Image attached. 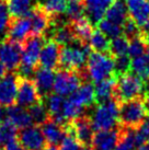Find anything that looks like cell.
I'll use <instances>...</instances> for the list:
<instances>
[{
	"label": "cell",
	"mask_w": 149,
	"mask_h": 150,
	"mask_svg": "<svg viewBox=\"0 0 149 150\" xmlns=\"http://www.w3.org/2000/svg\"><path fill=\"white\" fill-rule=\"evenodd\" d=\"M28 110H29L30 115H31L32 120H33L34 125L41 126L46 120L50 118V115H48V112H47V108H46V106H45L44 101L32 105V106L29 108Z\"/></svg>",
	"instance_id": "obj_32"
},
{
	"label": "cell",
	"mask_w": 149,
	"mask_h": 150,
	"mask_svg": "<svg viewBox=\"0 0 149 150\" xmlns=\"http://www.w3.org/2000/svg\"><path fill=\"white\" fill-rule=\"evenodd\" d=\"M116 81H117V78L112 77L110 79L103 80L101 82L94 83L95 102H96V104H102V103H105L109 100L113 99Z\"/></svg>",
	"instance_id": "obj_25"
},
{
	"label": "cell",
	"mask_w": 149,
	"mask_h": 150,
	"mask_svg": "<svg viewBox=\"0 0 149 150\" xmlns=\"http://www.w3.org/2000/svg\"><path fill=\"white\" fill-rule=\"evenodd\" d=\"M7 4L12 18L28 17L34 7L32 0H7Z\"/></svg>",
	"instance_id": "obj_27"
},
{
	"label": "cell",
	"mask_w": 149,
	"mask_h": 150,
	"mask_svg": "<svg viewBox=\"0 0 149 150\" xmlns=\"http://www.w3.org/2000/svg\"><path fill=\"white\" fill-rule=\"evenodd\" d=\"M141 34H143V33H141ZM143 35H144V34H143ZM144 38H145L146 40H147V42H148V44H149V34L147 35V36H146V35H144Z\"/></svg>",
	"instance_id": "obj_49"
},
{
	"label": "cell",
	"mask_w": 149,
	"mask_h": 150,
	"mask_svg": "<svg viewBox=\"0 0 149 150\" xmlns=\"http://www.w3.org/2000/svg\"><path fill=\"white\" fill-rule=\"evenodd\" d=\"M83 110L84 108H80L79 105H77L76 103H74L70 99L65 100L64 103V108H62V116L65 117L66 121H70L74 118H77L79 116H82Z\"/></svg>",
	"instance_id": "obj_35"
},
{
	"label": "cell",
	"mask_w": 149,
	"mask_h": 150,
	"mask_svg": "<svg viewBox=\"0 0 149 150\" xmlns=\"http://www.w3.org/2000/svg\"><path fill=\"white\" fill-rule=\"evenodd\" d=\"M131 71L138 76L147 84L149 82V57L147 55L132 58Z\"/></svg>",
	"instance_id": "obj_28"
},
{
	"label": "cell",
	"mask_w": 149,
	"mask_h": 150,
	"mask_svg": "<svg viewBox=\"0 0 149 150\" xmlns=\"http://www.w3.org/2000/svg\"><path fill=\"white\" fill-rule=\"evenodd\" d=\"M18 75L17 72H7L0 80V105L10 108L17 104Z\"/></svg>",
	"instance_id": "obj_13"
},
{
	"label": "cell",
	"mask_w": 149,
	"mask_h": 150,
	"mask_svg": "<svg viewBox=\"0 0 149 150\" xmlns=\"http://www.w3.org/2000/svg\"><path fill=\"white\" fill-rule=\"evenodd\" d=\"M128 45L129 41L124 35L113 38L111 40V45H110V55L114 58L123 55H128Z\"/></svg>",
	"instance_id": "obj_31"
},
{
	"label": "cell",
	"mask_w": 149,
	"mask_h": 150,
	"mask_svg": "<svg viewBox=\"0 0 149 150\" xmlns=\"http://www.w3.org/2000/svg\"><path fill=\"white\" fill-rule=\"evenodd\" d=\"M40 102H43V100L37 91V87L34 79L21 77L20 75H18L17 105L21 108H29Z\"/></svg>",
	"instance_id": "obj_10"
},
{
	"label": "cell",
	"mask_w": 149,
	"mask_h": 150,
	"mask_svg": "<svg viewBox=\"0 0 149 150\" xmlns=\"http://www.w3.org/2000/svg\"><path fill=\"white\" fill-rule=\"evenodd\" d=\"M8 71H7V69H6V67L4 66V64L0 62V80L4 78V76L7 74Z\"/></svg>",
	"instance_id": "obj_43"
},
{
	"label": "cell",
	"mask_w": 149,
	"mask_h": 150,
	"mask_svg": "<svg viewBox=\"0 0 149 150\" xmlns=\"http://www.w3.org/2000/svg\"><path fill=\"white\" fill-rule=\"evenodd\" d=\"M91 52L90 45H69L62 46L59 69L69 71H84L87 69V62ZM58 69V70H59Z\"/></svg>",
	"instance_id": "obj_3"
},
{
	"label": "cell",
	"mask_w": 149,
	"mask_h": 150,
	"mask_svg": "<svg viewBox=\"0 0 149 150\" xmlns=\"http://www.w3.org/2000/svg\"><path fill=\"white\" fill-rule=\"evenodd\" d=\"M148 42L147 40L144 38V35L140 33L136 38L129 40V45H128V56L131 58H135L138 56H143L145 55L148 48Z\"/></svg>",
	"instance_id": "obj_29"
},
{
	"label": "cell",
	"mask_w": 149,
	"mask_h": 150,
	"mask_svg": "<svg viewBox=\"0 0 149 150\" xmlns=\"http://www.w3.org/2000/svg\"><path fill=\"white\" fill-rule=\"evenodd\" d=\"M146 55L149 57V46H148V48H147V52H146Z\"/></svg>",
	"instance_id": "obj_50"
},
{
	"label": "cell",
	"mask_w": 149,
	"mask_h": 150,
	"mask_svg": "<svg viewBox=\"0 0 149 150\" xmlns=\"http://www.w3.org/2000/svg\"><path fill=\"white\" fill-rule=\"evenodd\" d=\"M18 138L22 148L25 150H43L47 144L41 127L37 125L20 129Z\"/></svg>",
	"instance_id": "obj_12"
},
{
	"label": "cell",
	"mask_w": 149,
	"mask_h": 150,
	"mask_svg": "<svg viewBox=\"0 0 149 150\" xmlns=\"http://www.w3.org/2000/svg\"><path fill=\"white\" fill-rule=\"evenodd\" d=\"M46 38L44 35L31 34L29 38L22 43V62L18 69V75L25 78H31L38 67V59L41 50Z\"/></svg>",
	"instance_id": "obj_1"
},
{
	"label": "cell",
	"mask_w": 149,
	"mask_h": 150,
	"mask_svg": "<svg viewBox=\"0 0 149 150\" xmlns=\"http://www.w3.org/2000/svg\"><path fill=\"white\" fill-rule=\"evenodd\" d=\"M70 23L71 30L74 32V38L79 45H89L91 35L94 31V28L87 17L81 18L77 21H68Z\"/></svg>",
	"instance_id": "obj_22"
},
{
	"label": "cell",
	"mask_w": 149,
	"mask_h": 150,
	"mask_svg": "<svg viewBox=\"0 0 149 150\" xmlns=\"http://www.w3.org/2000/svg\"><path fill=\"white\" fill-rule=\"evenodd\" d=\"M143 100H144V105H145V108L147 111V114L149 115V90L145 92V94L143 96Z\"/></svg>",
	"instance_id": "obj_42"
},
{
	"label": "cell",
	"mask_w": 149,
	"mask_h": 150,
	"mask_svg": "<svg viewBox=\"0 0 149 150\" xmlns=\"http://www.w3.org/2000/svg\"><path fill=\"white\" fill-rule=\"evenodd\" d=\"M137 150H149V144H144L140 147H138Z\"/></svg>",
	"instance_id": "obj_46"
},
{
	"label": "cell",
	"mask_w": 149,
	"mask_h": 150,
	"mask_svg": "<svg viewBox=\"0 0 149 150\" xmlns=\"http://www.w3.org/2000/svg\"><path fill=\"white\" fill-rule=\"evenodd\" d=\"M64 126L66 133L72 135L81 147L92 146L95 132L92 126L90 116L82 115L70 121H67Z\"/></svg>",
	"instance_id": "obj_8"
},
{
	"label": "cell",
	"mask_w": 149,
	"mask_h": 150,
	"mask_svg": "<svg viewBox=\"0 0 149 150\" xmlns=\"http://www.w3.org/2000/svg\"><path fill=\"white\" fill-rule=\"evenodd\" d=\"M4 138L2 133H1V130H0V150L4 149Z\"/></svg>",
	"instance_id": "obj_45"
},
{
	"label": "cell",
	"mask_w": 149,
	"mask_h": 150,
	"mask_svg": "<svg viewBox=\"0 0 149 150\" xmlns=\"http://www.w3.org/2000/svg\"><path fill=\"white\" fill-rule=\"evenodd\" d=\"M147 115L143 96L122 102L118 110V126L122 128L138 130L147 118Z\"/></svg>",
	"instance_id": "obj_2"
},
{
	"label": "cell",
	"mask_w": 149,
	"mask_h": 150,
	"mask_svg": "<svg viewBox=\"0 0 149 150\" xmlns=\"http://www.w3.org/2000/svg\"><path fill=\"white\" fill-rule=\"evenodd\" d=\"M40 4L46 12L53 18H58V16L66 12L68 4L66 0H43Z\"/></svg>",
	"instance_id": "obj_30"
},
{
	"label": "cell",
	"mask_w": 149,
	"mask_h": 150,
	"mask_svg": "<svg viewBox=\"0 0 149 150\" xmlns=\"http://www.w3.org/2000/svg\"><path fill=\"white\" fill-rule=\"evenodd\" d=\"M60 50L62 46L57 42L50 38H46L41 50L38 67L57 71L59 69V62H60Z\"/></svg>",
	"instance_id": "obj_11"
},
{
	"label": "cell",
	"mask_w": 149,
	"mask_h": 150,
	"mask_svg": "<svg viewBox=\"0 0 149 150\" xmlns=\"http://www.w3.org/2000/svg\"><path fill=\"white\" fill-rule=\"evenodd\" d=\"M136 146L137 148L144 144H149V117L143 123L140 128L136 130Z\"/></svg>",
	"instance_id": "obj_39"
},
{
	"label": "cell",
	"mask_w": 149,
	"mask_h": 150,
	"mask_svg": "<svg viewBox=\"0 0 149 150\" xmlns=\"http://www.w3.org/2000/svg\"><path fill=\"white\" fill-rule=\"evenodd\" d=\"M66 16L69 21H77L86 17V4L84 1H69L67 4Z\"/></svg>",
	"instance_id": "obj_33"
},
{
	"label": "cell",
	"mask_w": 149,
	"mask_h": 150,
	"mask_svg": "<svg viewBox=\"0 0 149 150\" xmlns=\"http://www.w3.org/2000/svg\"><path fill=\"white\" fill-rule=\"evenodd\" d=\"M74 103L79 105L80 108H86L96 104L95 102L94 86L92 82L86 81L72 93L69 98Z\"/></svg>",
	"instance_id": "obj_20"
},
{
	"label": "cell",
	"mask_w": 149,
	"mask_h": 150,
	"mask_svg": "<svg viewBox=\"0 0 149 150\" xmlns=\"http://www.w3.org/2000/svg\"><path fill=\"white\" fill-rule=\"evenodd\" d=\"M11 14L9 11L7 0H0V34L7 33L8 28L11 22Z\"/></svg>",
	"instance_id": "obj_37"
},
{
	"label": "cell",
	"mask_w": 149,
	"mask_h": 150,
	"mask_svg": "<svg viewBox=\"0 0 149 150\" xmlns=\"http://www.w3.org/2000/svg\"><path fill=\"white\" fill-rule=\"evenodd\" d=\"M80 147L81 146L76 140V138L70 134H67L60 144L59 150H80Z\"/></svg>",
	"instance_id": "obj_40"
},
{
	"label": "cell",
	"mask_w": 149,
	"mask_h": 150,
	"mask_svg": "<svg viewBox=\"0 0 149 150\" xmlns=\"http://www.w3.org/2000/svg\"><path fill=\"white\" fill-rule=\"evenodd\" d=\"M87 72L93 83L115 77L114 57L110 54L92 52L87 62Z\"/></svg>",
	"instance_id": "obj_5"
},
{
	"label": "cell",
	"mask_w": 149,
	"mask_h": 150,
	"mask_svg": "<svg viewBox=\"0 0 149 150\" xmlns=\"http://www.w3.org/2000/svg\"><path fill=\"white\" fill-rule=\"evenodd\" d=\"M31 34H32V26L29 18H12L4 38L22 44Z\"/></svg>",
	"instance_id": "obj_15"
},
{
	"label": "cell",
	"mask_w": 149,
	"mask_h": 150,
	"mask_svg": "<svg viewBox=\"0 0 149 150\" xmlns=\"http://www.w3.org/2000/svg\"><path fill=\"white\" fill-rule=\"evenodd\" d=\"M128 18V9L124 0H115L105 14V19L120 26H123Z\"/></svg>",
	"instance_id": "obj_24"
},
{
	"label": "cell",
	"mask_w": 149,
	"mask_h": 150,
	"mask_svg": "<svg viewBox=\"0 0 149 150\" xmlns=\"http://www.w3.org/2000/svg\"><path fill=\"white\" fill-rule=\"evenodd\" d=\"M4 121V113H2V108H1V105H0V124Z\"/></svg>",
	"instance_id": "obj_47"
},
{
	"label": "cell",
	"mask_w": 149,
	"mask_h": 150,
	"mask_svg": "<svg viewBox=\"0 0 149 150\" xmlns=\"http://www.w3.org/2000/svg\"><path fill=\"white\" fill-rule=\"evenodd\" d=\"M148 1H149V0H148Z\"/></svg>",
	"instance_id": "obj_53"
},
{
	"label": "cell",
	"mask_w": 149,
	"mask_h": 150,
	"mask_svg": "<svg viewBox=\"0 0 149 150\" xmlns=\"http://www.w3.org/2000/svg\"><path fill=\"white\" fill-rule=\"evenodd\" d=\"M0 62L8 72H17L22 62V44L2 38L0 41Z\"/></svg>",
	"instance_id": "obj_9"
},
{
	"label": "cell",
	"mask_w": 149,
	"mask_h": 150,
	"mask_svg": "<svg viewBox=\"0 0 149 150\" xmlns=\"http://www.w3.org/2000/svg\"><path fill=\"white\" fill-rule=\"evenodd\" d=\"M40 127L46 139V142L50 145H56V146L60 145L67 135L65 126L58 124L57 122L50 117L48 120H46Z\"/></svg>",
	"instance_id": "obj_19"
},
{
	"label": "cell",
	"mask_w": 149,
	"mask_h": 150,
	"mask_svg": "<svg viewBox=\"0 0 149 150\" xmlns=\"http://www.w3.org/2000/svg\"><path fill=\"white\" fill-rule=\"evenodd\" d=\"M124 1H125V2H126V1H127V0H124Z\"/></svg>",
	"instance_id": "obj_52"
},
{
	"label": "cell",
	"mask_w": 149,
	"mask_h": 150,
	"mask_svg": "<svg viewBox=\"0 0 149 150\" xmlns=\"http://www.w3.org/2000/svg\"><path fill=\"white\" fill-rule=\"evenodd\" d=\"M115 0H84L86 17L93 26H96L106 14V11Z\"/></svg>",
	"instance_id": "obj_18"
},
{
	"label": "cell",
	"mask_w": 149,
	"mask_h": 150,
	"mask_svg": "<svg viewBox=\"0 0 149 150\" xmlns=\"http://www.w3.org/2000/svg\"><path fill=\"white\" fill-rule=\"evenodd\" d=\"M43 150H59L56 145H50V144H46V146L44 147Z\"/></svg>",
	"instance_id": "obj_44"
},
{
	"label": "cell",
	"mask_w": 149,
	"mask_h": 150,
	"mask_svg": "<svg viewBox=\"0 0 149 150\" xmlns=\"http://www.w3.org/2000/svg\"><path fill=\"white\" fill-rule=\"evenodd\" d=\"M89 78L87 69L84 71H69L59 69L55 76L54 92L62 96H71Z\"/></svg>",
	"instance_id": "obj_7"
},
{
	"label": "cell",
	"mask_w": 149,
	"mask_h": 150,
	"mask_svg": "<svg viewBox=\"0 0 149 150\" xmlns=\"http://www.w3.org/2000/svg\"><path fill=\"white\" fill-rule=\"evenodd\" d=\"M28 18L31 21L32 34H35V35H45L55 20V18L50 17L43 9L40 2H36L34 4L33 9L31 10Z\"/></svg>",
	"instance_id": "obj_14"
},
{
	"label": "cell",
	"mask_w": 149,
	"mask_h": 150,
	"mask_svg": "<svg viewBox=\"0 0 149 150\" xmlns=\"http://www.w3.org/2000/svg\"><path fill=\"white\" fill-rule=\"evenodd\" d=\"M121 138V129L117 126L110 130L95 132L92 147L95 150H114L117 147Z\"/></svg>",
	"instance_id": "obj_17"
},
{
	"label": "cell",
	"mask_w": 149,
	"mask_h": 150,
	"mask_svg": "<svg viewBox=\"0 0 149 150\" xmlns=\"http://www.w3.org/2000/svg\"><path fill=\"white\" fill-rule=\"evenodd\" d=\"M145 89V81L133 74L132 71H129L117 78L113 98L121 104L125 101L134 100L143 96V92Z\"/></svg>",
	"instance_id": "obj_6"
},
{
	"label": "cell",
	"mask_w": 149,
	"mask_h": 150,
	"mask_svg": "<svg viewBox=\"0 0 149 150\" xmlns=\"http://www.w3.org/2000/svg\"><path fill=\"white\" fill-rule=\"evenodd\" d=\"M96 28L104 33L109 38H117V36H121V35H123V28L120 26V25L115 24V23H113V22L109 21L108 19H103V20H101L100 23L96 25Z\"/></svg>",
	"instance_id": "obj_34"
},
{
	"label": "cell",
	"mask_w": 149,
	"mask_h": 150,
	"mask_svg": "<svg viewBox=\"0 0 149 150\" xmlns=\"http://www.w3.org/2000/svg\"><path fill=\"white\" fill-rule=\"evenodd\" d=\"M129 18L141 28L149 21V1L148 0H127Z\"/></svg>",
	"instance_id": "obj_21"
},
{
	"label": "cell",
	"mask_w": 149,
	"mask_h": 150,
	"mask_svg": "<svg viewBox=\"0 0 149 150\" xmlns=\"http://www.w3.org/2000/svg\"><path fill=\"white\" fill-rule=\"evenodd\" d=\"M6 113H7L6 118H8L19 130L34 125L33 120L30 115L28 108H21V106L16 104L13 106L7 108Z\"/></svg>",
	"instance_id": "obj_23"
},
{
	"label": "cell",
	"mask_w": 149,
	"mask_h": 150,
	"mask_svg": "<svg viewBox=\"0 0 149 150\" xmlns=\"http://www.w3.org/2000/svg\"><path fill=\"white\" fill-rule=\"evenodd\" d=\"M114 65H115V77L118 78L122 75H125L131 71L132 66V58L128 55H123L114 58Z\"/></svg>",
	"instance_id": "obj_36"
},
{
	"label": "cell",
	"mask_w": 149,
	"mask_h": 150,
	"mask_svg": "<svg viewBox=\"0 0 149 150\" xmlns=\"http://www.w3.org/2000/svg\"><path fill=\"white\" fill-rule=\"evenodd\" d=\"M89 45L91 47V50L95 53H102V54H110V45L111 40L102 33L98 28H95L91 35Z\"/></svg>",
	"instance_id": "obj_26"
},
{
	"label": "cell",
	"mask_w": 149,
	"mask_h": 150,
	"mask_svg": "<svg viewBox=\"0 0 149 150\" xmlns=\"http://www.w3.org/2000/svg\"><path fill=\"white\" fill-rule=\"evenodd\" d=\"M2 150H22V146H21L19 138H12L8 142H4V146Z\"/></svg>",
	"instance_id": "obj_41"
},
{
	"label": "cell",
	"mask_w": 149,
	"mask_h": 150,
	"mask_svg": "<svg viewBox=\"0 0 149 150\" xmlns=\"http://www.w3.org/2000/svg\"><path fill=\"white\" fill-rule=\"evenodd\" d=\"M123 28V35L127 40H132V38H136L138 35H140L141 33V30L140 28L137 25V23L133 19L128 18L127 21L125 22V24L122 26Z\"/></svg>",
	"instance_id": "obj_38"
},
{
	"label": "cell",
	"mask_w": 149,
	"mask_h": 150,
	"mask_svg": "<svg viewBox=\"0 0 149 150\" xmlns=\"http://www.w3.org/2000/svg\"><path fill=\"white\" fill-rule=\"evenodd\" d=\"M80 150H95V149L92 146H89V147H81Z\"/></svg>",
	"instance_id": "obj_48"
},
{
	"label": "cell",
	"mask_w": 149,
	"mask_h": 150,
	"mask_svg": "<svg viewBox=\"0 0 149 150\" xmlns=\"http://www.w3.org/2000/svg\"><path fill=\"white\" fill-rule=\"evenodd\" d=\"M68 1H84V0H68Z\"/></svg>",
	"instance_id": "obj_51"
},
{
	"label": "cell",
	"mask_w": 149,
	"mask_h": 150,
	"mask_svg": "<svg viewBox=\"0 0 149 150\" xmlns=\"http://www.w3.org/2000/svg\"><path fill=\"white\" fill-rule=\"evenodd\" d=\"M55 76L56 74L54 70H50L43 67H37L34 72V81L43 101L48 98L54 91Z\"/></svg>",
	"instance_id": "obj_16"
},
{
	"label": "cell",
	"mask_w": 149,
	"mask_h": 150,
	"mask_svg": "<svg viewBox=\"0 0 149 150\" xmlns=\"http://www.w3.org/2000/svg\"><path fill=\"white\" fill-rule=\"evenodd\" d=\"M118 110L120 103L114 98L102 104H95L94 112L90 116L94 132L116 128L118 126Z\"/></svg>",
	"instance_id": "obj_4"
}]
</instances>
